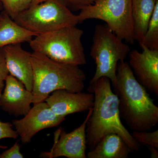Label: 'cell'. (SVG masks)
I'll return each instance as SVG.
<instances>
[{"instance_id": "6da1fadb", "label": "cell", "mask_w": 158, "mask_h": 158, "mask_svg": "<svg viewBox=\"0 0 158 158\" xmlns=\"http://www.w3.org/2000/svg\"><path fill=\"white\" fill-rule=\"evenodd\" d=\"M89 92L94 95L92 113L86 125L87 147L92 150L103 137L110 133L121 136L132 152L138 151L141 145L125 127L120 119L118 99L106 77L90 84Z\"/></svg>"}, {"instance_id": "7a4b0ae2", "label": "cell", "mask_w": 158, "mask_h": 158, "mask_svg": "<svg viewBox=\"0 0 158 158\" xmlns=\"http://www.w3.org/2000/svg\"><path fill=\"white\" fill-rule=\"evenodd\" d=\"M113 92L118 99L120 116L134 131H149L158 123V107L138 81L129 65L118 62Z\"/></svg>"}, {"instance_id": "3957f363", "label": "cell", "mask_w": 158, "mask_h": 158, "mask_svg": "<svg viewBox=\"0 0 158 158\" xmlns=\"http://www.w3.org/2000/svg\"><path fill=\"white\" fill-rule=\"evenodd\" d=\"M31 56L33 104L44 102L55 90L79 92L84 90L86 77L79 65L57 62L37 52L31 53Z\"/></svg>"}, {"instance_id": "277c9868", "label": "cell", "mask_w": 158, "mask_h": 158, "mask_svg": "<svg viewBox=\"0 0 158 158\" xmlns=\"http://www.w3.org/2000/svg\"><path fill=\"white\" fill-rule=\"evenodd\" d=\"M83 34L76 26H69L38 34L29 44L33 52L57 62L80 66L87 63L81 41Z\"/></svg>"}, {"instance_id": "5b68a950", "label": "cell", "mask_w": 158, "mask_h": 158, "mask_svg": "<svg viewBox=\"0 0 158 158\" xmlns=\"http://www.w3.org/2000/svg\"><path fill=\"white\" fill-rule=\"evenodd\" d=\"M131 49L118 38L106 24H98L94 33L90 56L96 65L95 73L89 84L106 77L115 84L118 62L124 61Z\"/></svg>"}, {"instance_id": "8992f818", "label": "cell", "mask_w": 158, "mask_h": 158, "mask_svg": "<svg viewBox=\"0 0 158 158\" xmlns=\"http://www.w3.org/2000/svg\"><path fill=\"white\" fill-rule=\"evenodd\" d=\"M14 20L37 35L79 23L77 15L72 12L63 0H46L30 7Z\"/></svg>"}, {"instance_id": "52a82bcc", "label": "cell", "mask_w": 158, "mask_h": 158, "mask_svg": "<svg viewBox=\"0 0 158 158\" xmlns=\"http://www.w3.org/2000/svg\"><path fill=\"white\" fill-rule=\"evenodd\" d=\"M77 16L79 23L89 19L103 21L118 38L130 44L135 42L131 0H96Z\"/></svg>"}, {"instance_id": "ba28073f", "label": "cell", "mask_w": 158, "mask_h": 158, "mask_svg": "<svg viewBox=\"0 0 158 158\" xmlns=\"http://www.w3.org/2000/svg\"><path fill=\"white\" fill-rule=\"evenodd\" d=\"M65 120V117L56 115L44 101L34 105L23 118L12 122L22 142L26 144L40 131L58 126Z\"/></svg>"}, {"instance_id": "9c48e42d", "label": "cell", "mask_w": 158, "mask_h": 158, "mask_svg": "<svg viewBox=\"0 0 158 158\" xmlns=\"http://www.w3.org/2000/svg\"><path fill=\"white\" fill-rule=\"evenodd\" d=\"M92 108L82 124L70 133L65 132L60 127L55 133L53 145L49 152L41 153L43 158H87L86 128L87 121L92 113Z\"/></svg>"}, {"instance_id": "30bf717a", "label": "cell", "mask_w": 158, "mask_h": 158, "mask_svg": "<svg viewBox=\"0 0 158 158\" xmlns=\"http://www.w3.org/2000/svg\"><path fill=\"white\" fill-rule=\"evenodd\" d=\"M142 52L131 51L129 65L138 81L145 89L158 95V50L141 46Z\"/></svg>"}, {"instance_id": "8fae6325", "label": "cell", "mask_w": 158, "mask_h": 158, "mask_svg": "<svg viewBox=\"0 0 158 158\" xmlns=\"http://www.w3.org/2000/svg\"><path fill=\"white\" fill-rule=\"evenodd\" d=\"M44 102L56 115L65 117L88 111L93 107L94 95L89 92H72L60 89L52 92Z\"/></svg>"}, {"instance_id": "7c38bea8", "label": "cell", "mask_w": 158, "mask_h": 158, "mask_svg": "<svg viewBox=\"0 0 158 158\" xmlns=\"http://www.w3.org/2000/svg\"><path fill=\"white\" fill-rule=\"evenodd\" d=\"M34 96L32 91L17 78L9 75L5 81V88L0 96V107L10 115L24 116L31 109Z\"/></svg>"}, {"instance_id": "4fadbf2b", "label": "cell", "mask_w": 158, "mask_h": 158, "mask_svg": "<svg viewBox=\"0 0 158 158\" xmlns=\"http://www.w3.org/2000/svg\"><path fill=\"white\" fill-rule=\"evenodd\" d=\"M4 49L9 73L23 83L26 89L32 91L33 69L31 53L23 49L21 44L6 46Z\"/></svg>"}, {"instance_id": "5bb4252c", "label": "cell", "mask_w": 158, "mask_h": 158, "mask_svg": "<svg viewBox=\"0 0 158 158\" xmlns=\"http://www.w3.org/2000/svg\"><path fill=\"white\" fill-rule=\"evenodd\" d=\"M132 152L121 136L110 133L86 154L87 158H127Z\"/></svg>"}, {"instance_id": "9a60e30c", "label": "cell", "mask_w": 158, "mask_h": 158, "mask_svg": "<svg viewBox=\"0 0 158 158\" xmlns=\"http://www.w3.org/2000/svg\"><path fill=\"white\" fill-rule=\"evenodd\" d=\"M37 34L20 26L3 10L0 17V48L30 42Z\"/></svg>"}, {"instance_id": "2e32d148", "label": "cell", "mask_w": 158, "mask_h": 158, "mask_svg": "<svg viewBox=\"0 0 158 158\" xmlns=\"http://www.w3.org/2000/svg\"><path fill=\"white\" fill-rule=\"evenodd\" d=\"M158 0H131L135 41L141 43L147 31Z\"/></svg>"}, {"instance_id": "e0dca14e", "label": "cell", "mask_w": 158, "mask_h": 158, "mask_svg": "<svg viewBox=\"0 0 158 158\" xmlns=\"http://www.w3.org/2000/svg\"><path fill=\"white\" fill-rule=\"evenodd\" d=\"M139 44L150 49L158 50V0L147 31Z\"/></svg>"}, {"instance_id": "ac0fdd59", "label": "cell", "mask_w": 158, "mask_h": 158, "mask_svg": "<svg viewBox=\"0 0 158 158\" xmlns=\"http://www.w3.org/2000/svg\"><path fill=\"white\" fill-rule=\"evenodd\" d=\"M32 0H2L4 10L14 20L31 7Z\"/></svg>"}, {"instance_id": "d6986e66", "label": "cell", "mask_w": 158, "mask_h": 158, "mask_svg": "<svg viewBox=\"0 0 158 158\" xmlns=\"http://www.w3.org/2000/svg\"><path fill=\"white\" fill-rule=\"evenodd\" d=\"M131 135L135 140L141 145H148L158 149V130L152 132L134 131Z\"/></svg>"}, {"instance_id": "ffe728a7", "label": "cell", "mask_w": 158, "mask_h": 158, "mask_svg": "<svg viewBox=\"0 0 158 158\" xmlns=\"http://www.w3.org/2000/svg\"><path fill=\"white\" fill-rule=\"evenodd\" d=\"M18 137L16 131L13 129L12 124L8 122H3L0 120V140L6 138L16 139ZM7 148V146L0 145V148L5 149Z\"/></svg>"}, {"instance_id": "44dd1931", "label": "cell", "mask_w": 158, "mask_h": 158, "mask_svg": "<svg viewBox=\"0 0 158 158\" xmlns=\"http://www.w3.org/2000/svg\"><path fill=\"white\" fill-rule=\"evenodd\" d=\"M9 74L4 48H0V95L5 87V81Z\"/></svg>"}, {"instance_id": "7402d4cb", "label": "cell", "mask_w": 158, "mask_h": 158, "mask_svg": "<svg viewBox=\"0 0 158 158\" xmlns=\"http://www.w3.org/2000/svg\"><path fill=\"white\" fill-rule=\"evenodd\" d=\"M71 11H81L82 9L93 5L96 0H63Z\"/></svg>"}, {"instance_id": "603a6c76", "label": "cell", "mask_w": 158, "mask_h": 158, "mask_svg": "<svg viewBox=\"0 0 158 158\" xmlns=\"http://www.w3.org/2000/svg\"><path fill=\"white\" fill-rule=\"evenodd\" d=\"M20 146L18 142L8 150L0 154V158H23V156L20 151Z\"/></svg>"}, {"instance_id": "cb8c5ba5", "label": "cell", "mask_w": 158, "mask_h": 158, "mask_svg": "<svg viewBox=\"0 0 158 158\" xmlns=\"http://www.w3.org/2000/svg\"><path fill=\"white\" fill-rule=\"evenodd\" d=\"M149 149L150 151L151 157L152 158H158V150L156 148L149 146Z\"/></svg>"}, {"instance_id": "d4e9b609", "label": "cell", "mask_w": 158, "mask_h": 158, "mask_svg": "<svg viewBox=\"0 0 158 158\" xmlns=\"http://www.w3.org/2000/svg\"><path fill=\"white\" fill-rule=\"evenodd\" d=\"M45 1H46V0H32L31 7L36 6V5L40 4L43 2H45Z\"/></svg>"}, {"instance_id": "484cf974", "label": "cell", "mask_w": 158, "mask_h": 158, "mask_svg": "<svg viewBox=\"0 0 158 158\" xmlns=\"http://www.w3.org/2000/svg\"><path fill=\"white\" fill-rule=\"evenodd\" d=\"M4 10L2 3V0H0V17H1V14L2 11Z\"/></svg>"}]
</instances>
